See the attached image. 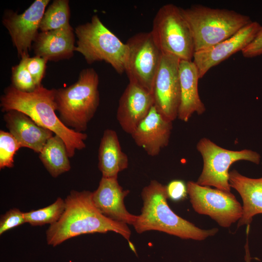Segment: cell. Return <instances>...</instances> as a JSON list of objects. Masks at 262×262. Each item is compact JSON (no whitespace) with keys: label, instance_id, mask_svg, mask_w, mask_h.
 <instances>
[{"label":"cell","instance_id":"obj_1","mask_svg":"<svg viewBox=\"0 0 262 262\" xmlns=\"http://www.w3.org/2000/svg\"><path fill=\"white\" fill-rule=\"evenodd\" d=\"M93 192L71 190L65 199V210L59 220L46 231L48 245L56 246L78 236L113 231L121 235L130 243L131 231L128 225L113 220L96 207Z\"/></svg>","mask_w":262,"mask_h":262},{"label":"cell","instance_id":"obj_2","mask_svg":"<svg viewBox=\"0 0 262 262\" xmlns=\"http://www.w3.org/2000/svg\"><path fill=\"white\" fill-rule=\"evenodd\" d=\"M55 90L40 85L33 91L26 93L11 85L0 97V107L2 112L14 110L22 112L38 125L59 136L66 144L69 158H72L76 150L85 147L87 135L68 128L56 115Z\"/></svg>","mask_w":262,"mask_h":262},{"label":"cell","instance_id":"obj_3","mask_svg":"<svg viewBox=\"0 0 262 262\" xmlns=\"http://www.w3.org/2000/svg\"><path fill=\"white\" fill-rule=\"evenodd\" d=\"M141 197V213L132 225L138 233L157 230L183 239L202 241L218 231L217 228H199L176 214L168 204L166 186L156 180L143 188Z\"/></svg>","mask_w":262,"mask_h":262},{"label":"cell","instance_id":"obj_4","mask_svg":"<svg viewBox=\"0 0 262 262\" xmlns=\"http://www.w3.org/2000/svg\"><path fill=\"white\" fill-rule=\"evenodd\" d=\"M190 29L195 52L209 49L231 37L252 21L235 11L196 4L180 8Z\"/></svg>","mask_w":262,"mask_h":262},{"label":"cell","instance_id":"obj_5","mask_svg":"<svg viewBox=\"0 0 262 262\" xmlns=\"http://www.w3.org/2000/svg\"><path fill=\"white\" fill-rule=\"evenodd\" d=\"M98 83L97 72L87 68L81 71L76 82L55 90L56 110L66 127L80 132L87 129L99 104Z\"/></svg>","mask_w":262,"mask_h":262},{"label":"cell","instance_id":"obj_6","mask_svg":"<svg viewBox=\"0 0 262 262\" xmlns=\"http://www.w3.org/2000/svg\"><path fill=\"white\" fill-rule=\"evenodd\" d=\"M75 51L81 53L87 63L104 61L118 74L125 72L128 48L102 23L97 15L89 22L78 25Z\"/></svg>","mask_w":262,"mask_h":262},{"label":"cell","instance_id":"obj_7","mask_svg":"<svg viewBox=\"0 0 262 262\" xmlns=\"http://www.w3.org/2000/svg\"><path fill=\"white\" fill-rule=\"evenodd\" d=\"M150 32L163 53L192 61L195 52L194 41L180 8L171 3L161 6L154 17Z\"/></svg>","mask_w":262,"mask_h":262},{"label":"cell","instance_id":"obj_8","mask_svg":"<svg viewBox=\"0 0 262 262\" xmlns=\"http://www.w3.org/2000/svg\"><path fill=\"white\" fill-rule=\"evenodd\" d=\"M196 149L202 157L203 167L196 183L201 186H213L227 192H230L229 169L232 164L245 160L259 164L261 161V156L256 151L246 149H227L207 138L199 140Z\"/></svg>","mask_w":262,"mask_h":262},{"label":"cell","instance_id":"obj_9","mask_svg":"<svg viewBox=\"0 0 262 262\" xmlns=\"http://www.w3.org/2000/svg\"><path fill=\"white\" fill-rule=\"evenodd\" d=\"M126 44L128 55L125 72L129 82L140 85L152 94L163 52L150 32L135 34L128 39Z\"/></svg>","mask_w":262,"mask_h":262},{"label":"cell","instance_id":"obj_10","mask_svg":"<svg viewBox=\"0 0 262 262\" xmlns=\"http://www.w3.org/2000/svg\"><path fill=\"white\" fill-rule=\"evenodd\" d=\"M187 193L194 211L209 216L223 228H229L242 216L243 207L230 192L189 181Z\"/></svg>","mask_w":262,"mask_h":262},{"label":"cell","instance_id":"obj_11","mask_svg":"<svg viewBox=\"0 0 262 262\" xmlns=\"http://www.w3.org/2000/svg\"><path fill=\"white\" fill-rule=\"evenodd\" d=\"M180 60L173 55L163 53L152 91L154 106L172 122L178 117L180 102Z\"/></svg>","mask_w":262,"mask_h":262},{"label":"cell","instance_id":"obj_12","mask_svg":"<svg viewBox=\"0 0 262 262\" xmlns=\"http://www.w3.org/2000/svg\"><path fill=\"white\" fill-rule=\"evenodd\" d=\"M49 0H35L23 13H4L2 23L9 32L19 57H29L32 42L38 33L41 20Z\"/></svg>","mask_w":262,"mask_h":262},{"label":"cell","instance_id":"obj_13","mask_svg":"<svg viewBox=\"0 0 262 262\" xmlns=\"http://www.w3.org/2000/svg\"><path fill=\"white\" fill-rule=\"evenodd\" d=\"M262 26L252 21L236 33L209 49L195 52L193 62L202 78L213 67L236 52L242 51L255 38Z\"/></svg>","mask_w":262,"mask_h":262},{"label":"cell","instance_id":"obj_14","mask_svg":"<svg viewBox=\"0 0 262 262\" xmlns=\"http://www.w3.org/2000/svg\"><path fill=\"white\" fill-rule=\"evenodd\" d=\"M153 105L150 92L129 82L119 98L117 110L116 118L122 129L131 134Z\"/></svg>","mask_w":262,"mask_h":262},{"label":"cell","instance_id":"obj_15","mask_svg":"<svg viewBox=\"0 0 262 262\" xmlns=\"http://www.w3.org/2000/svg\"><path fill=\"white\" fill-rule=\"evenodd\" d=\"M129 192L120 185L117 178L102 177L98 187L93 192L92 199L96 207L107 217L133 225L137 215L129 212L124 204V199Z\"/></svg>","mask_w":262,"mask_h":262},{"label":"cell","instance_id":"obj_16","mask_svg":"<svg viewBox=\"0 0 262 262\" xmlns=\"http://www.w3.org/2000/svg\"><path fill=\"white\" fill-rule=\"evenodd\" d=\"M172 129V121L162 116L153 105L131 135L138 147L153 157L168 145Z\"/></svg>","mask_w":262,"mask_h":262},{"label":"cell","instance_id":"obj_17","mask_svg":"<svg viewBox=\"0 0 262 262\" xmlns=\"http://www.w3.org/2000/svg\"><path fill=\"white\" fill-rule=\"evenodd\" d=\"M3 119L9 132L17 140L21 147L29 148L39 153L53 132L36 124L24 113L10 110Z\"/></svg>","mask_w":262,"mask_h":262},{"label":"cell","instance_id":"obj_18","mask_svg":"<svg viewBox=\"0 0 262 262\" xmlns=\"http://www.w3.org/2000/svg\"><path fill=\"white\" fill-rule=\"evenodd\" d=\"M180 102L178 118L187 122L193 114L202 115L206 111L198 90L200 79L198 71L193 61L180 60L179 65Z\"/></svg>","mask_w":262,"mask_h":262},{"label":"cell","instance_id":"obj_19","mask_svg":"<svg viewBox=\"0 0 262 262\" xmlns=\"http://www.w3.org/2000/svg\"><path fill=\"white\" fill-rule=\"evenodd\" d=\"M75 35L71 26L38 33L33 48L35 56L47 61H56L71 58L75 51Z\"/></svg>","mask_w":262,"mask_h":262},{"label":"cell","instance_id":"obj_20","mask_svg":"<svg viewBox=\"0 0 262 262\" xmlns=\"http://www.w3.org/2000/svg\"><path fill=\"white\" fill-rule=\"evenodd\" d=\"M229 183L243 201V214L237 228L250 226L254 215L262 213V177L250 178L233 169L229 172Z\"/></svg>","mask_w":262,"mask_h":262},{"label":"cell","instance_id":"obj_21","mask_svg":"<svg viewBox=\"0 0 262 262\" xmlns=\"http://www.w3.org/2000/svg\"><path fill=\"white\" fill-rule=\"evenodd\" d=\"M98 167L103 177L117 178L119 172L128 168V157L121 148L116 131L105 130L98 148Z\"/></svg>","mask_w":262,"mask_h":262},{"label":"cell","instance_id":"obj_22","mask_svg":"<svg viewBox=\"0 0 262 262\" xmlns=\"http://www.w3.org/2000/svg\"><path fill=\"white\" fill-rule=\"evenodd\" d=\"M39 154L44 167L54 178L71 169L66 144L57 135H53L47 141Z\"/></svg>","mask_w":262,"mask_h":262},{"label":"cell","instance_id":"obj_23","mask_svg":"<svg viewBox=\"0 0 262 262\" xmlns=\"http://www.w3.org/2000/svg\"><path fill=\"white\" fill-rule=\"evenodd\" d=\"M70 15L68 0H55L45 12L39 29L48 32L68 27Z\"/></svg>","mask_w":262,"mask_h":262},{"label":"cell","instance_id":"obj_24","mask_svg":"<svg viewBox=\"0 0 262 262\" xmlns=\"http://www.w3.org/2000/svg\"><path fill=\"white\" fill-rule=\"evenodd\" d=\"M65 208V199L58 197L53 203L47 207L24 213L26 222L32 226L53 225L59 220Z\"/></svg>","mask_w":262,"mask_h":262},{"label":"cell","instance_id":"obj_25","mask_svg":"<svg viewBox=\"0 0 262 262\" xmlns=\"http://www.w3.org/2000/svg\"><path fill=\"white\" fill-rule=\"evenodd\" d=\"M21 147L17 140L9 132L0 131V169L14 166V156Z\"/></svg>","mask_w":262,"mask_h":262},{"label":"cell","instance_id":"obj_26","mask_svg":"<svg viewBox=\"0 0 262 262\" xmlns=\"http://www.w3.org/2000/svg\"><path fill=\"white\" fill-rule=\"evenodd\" d=\"M28 57L22 58L19 63L12 67V85L21 92L30 93L33 91L37 86L27 67Z\"/></svg>","mask_w":262,"mask_h":262},{"label":"cell","instance_id":"obj_27","mask_svg":"<svg viewBox=\"0 0 262 262\" xmlns=\"http://www.w3.org/2000/svg\"><path fill=\"white\" fill-rule=\"evenodd\" d=\"M24 223H26L24 213L18 208L10 209L0 215V235Z\"/></svg>","mask_w":262,"mask_h":262},{"label":"cell","instance_id":"obj_28","mask_svg":"<svg viewBox=\"0 0 262 262\" xmlns=\"http://www.w3.org/2000/svg\"><path fill=\"white\" fill-rule=\"evenodd\" d=\"M47 61L43 58L35 56L27 58L26 65L33 80L37 86L41 85Z\"/></svg>","mask_w":262,"mask_h":262},{"label":"cell","instance_id":"obj_29","mask_svg":"<svg viewBox=\"0 0 262 262\" xmlns=\"http://www.w3.org/2000/svg\"><path fill=\"white\" fill-rule=\"evenodd\" d=\"M168 198L174 201H179L184 199L187 196V185L181 180H173L166 186Z\"/></svg>","mask_w":262,"mask_h":262},{"label":"cell","instance_id":"obj_30","mask_svg":"<svg viewBox=\"0 0 262 262\" xmlns=\"http://www.w3.org/2000/svg\"><path fill=\"white\" fill-rule=\"evenodd\" d=\"M241 52L244 57L248 58L262 55V27L253 40Z\"/></svg>","mask_w":262,"mask_h":262},{"label":"cell","instance_id":"obj_31","mask_svg":"<svg viewBox=\"0 0 262 262\" xmlns=\"http://www.w3.org/2000/svg\"><path fill=\"white\" fill-rule=\"evenodd\" d=\"M248 230H249L247 229L246 231V234H247L246 242L245 246V262H251V260L252 259V258L251 257L250 254L249 245H248V232H249Z\"/></svg>","mask_w":262,"mask_h":262}]
</instances>
